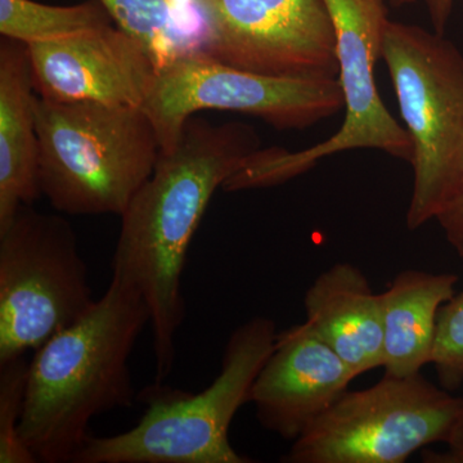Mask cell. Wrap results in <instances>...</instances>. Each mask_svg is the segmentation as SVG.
Masks as SVG:
<instances>
[{
	"instance_id": "6da1fadb",
	"label": "cell",
	"mask_w": 463,
	"mask_h": 463,
	"mask_svg": "<svg viewBox=\"0 0 463 463\" xmlns=\"http://www.w3.org/2000/svg\"><path fill=\"white\" fill-rule=\"evenodd\" d=\"M251 125L188 118L181 138L160 152L154 173L123 213L112 276L141 292L154 334L156 383L172 373L185 318L182 274L192 239L218 188L260 149Z\"/></svg>"
},
{
	"instance_id": "7a4b0ae2",
	"label": "cell",
	"mask_w": 463,
	"mask_h": 463,
	"mask_svg": "<svg viewBox=\"0 0 463 463\" xmlns=\"http://www.w3.org/2000/svg\"><path fill=\"white\" fill-rule=\"evenodd\" d=\"M149 321L141 292L112 276L87 315L35 350L18 431L38 462H71L94 417L132 407L129 359Z\"/></svg>"
},
{
	"instance_id": "3957f363",
	"label": "cell",
	"mask_w": 463,
	"mask_h": 463,
	"mask_svg": "<svg viewBox=\"0 0 463 463\" xmlns=\"http://www.w3.org/2000/svg\"><path fill=\"white\" fill-rule=\"evenodd\" d=\"M42 194L69 215H123L160 156L139 108L35 99Z\"/></svg>"
},
{
	"instance_id": "277c9868",
	"label": "cell",
	"mask_w": 463,
	"mask_h": 463,
	"mask_svg": "<svg viewBox=\"0 0 463 463\" xmlns=\"http://www.w3.org/2000/svg\"><path fill=\"white\" fill-rule=\"evenodd\" d=\"M276 323L254 317L230 336L221 373L199 394L157 385L143 390L141 421L112 437H90L75 463H249L230 443L231 423L276 344Z\"/></svg>"
},
{
	"instance_id": "5b68a950",
	"label": "cell",
	"mask_w": 463,
	"mask_h": 463,
	"mask_svg": "<svg viewBox=\"0 0 463 463\" xmlns=\"http://www.w3.org/2000/svg\"><path fill=\"white\" fill-rule=\"evenodd\" d=\"M381 58L388 67L413 145L408 230L437 218L463 181V54L438 33L388 21Z\"/></svg>"
},
{
	"instance_id": "8992f818",
	"label": "cell",
	"mask_w": 463,
	"mask_h": 463,
	"mask_svg": "<svg viewBox=\"0 0 463 463\" xmlns=\"http://www.w3.org/2000/svg\"><path fill=\"white\" fill-rule=\"evenodd\" d=\"M96 301L72 225L21 206L0 228V364L38 349Z\"/></svg>"
},
{
	"instance_id": "52a82bcc",
	"label": "cell",
	"mask_w": 463,
	"mask_h": 463,
	"mask_svg": "<svg viewBox=\"0 0 463 463\" xmlns=\"http://www.w3.org/2000/svg\"><path fill=\"white\" fill-rule=\"evenodd\" d=\"M336 33L339 80L346 109L341 128L327 141L301 151L260 148L225 182L223 190H257L281 184L312 169L322 158L371 148L412 163L413 145L381 99L374 63L381 57L388 9L383 0H322Z\"/></svg>"
},
{
	"instance_id": "ba28073f",
	"label": "cell",
	"mask_w": 463,
	"mask_h": 463,
	"mask_svg": "<svg viewBox=\"0 0 463 463\" xmlns=\"http://www.w3.org/2000/svg\"><path fill=\"white\" fill-rule=\"evenodd\" d=\"M463 399L421 376H385L346 390L295 439L288 463H402L422 448L446 443Z\"/></svg>"
},
{
	"instance_id": "9c48e42d",
	"label": "cell",
	"mask_w": 463,
	"mask_h": 463,
	"mask_svg": "<svg viewBox=\"0 0 463 463\" xmlns=\"http://www.w3.org/2000/svg\"><path fill=\"white\" fill-rule=\"evenodd\" d=\"M343 108L337 78L257 74L188 52L157 70L142 109L165 152L175 147L188 118L205 109L257 116L277 129H307Z\"/></svg>"
},
{
	"instance_id": "30bf717a",
	"label": "cell",
	"mask_w": 463,
	"mask_h": 463,
	"mask_svg": "<svg viewBox=\"0 0 463 463\" xmlns=\"http://www.w3.org/2000/svg\"><path fill=\"white\" fill-rule=\"evenodd\" d=\"M201 53L257 74L337 78L336 33L322 0H188Z\"/></svg>"
},
{
	"instance_id": "8fae6325",
	"label": "cell",
	"mask_w": 463,
	"mask_h": 463,
	"mask_svg": "<svg viewBox=\"0 0 463 463\" xmlns=\"http://www.w3.org/2000/svg\"><path fill=\"white\" fill-rule=\"evenodd\" d=\"M27 48L41 99L142 109L156 80L147 52L118 26Z\"/></svg>"
},
{
	"instance_id": "7c38bea8",
	"label": "cell",
	"mask_w": 463,
	"mask_h": 463,
	"mask_svg": "<svg viewBox=\"0 0 463 463\" xmlns=\"http://www.w3.org/2000/svg\"><path fill=\"white\" fill-rule=\"evenodd\" d=\"M355 377L306 321L279 334L252 385L250 402L264 429L294 441Z\"/></svg>"
},
{
	"instance_id": "4fadbf2b",
	"label": "cell",
	"mask_w": 463,
	"mask_h": 463,
	"mask_svg": "<svg viewBox=\"0 0 463 463\" xmlns=\"http://www.w3.org/2000/svg\"><path fill=\"white\" fill-rule=\"evenodd\" d=\"M307 322L356 377L383 365L380 294L359 268L336 263L317 277L304 298Z\"/></svg>"
},
{
	"instance_id": "5bb4252c",
	"label": "cell",
	"mask_w": 463,
	"mask_h": 463,
	"mask_svg": "<svg viewBox=\"0 0 463 463\" xmlns=\"http://www.w3.org/2000/svg\"><path fill=\"white\" fill-rule=\"evenodd\" d=\"M35 88L29 48L0 43V228L42 196Z\"/></svg>"
},
{
	"instance_id": "9a60e30c",
	"label": "cell",
	"mask_w": 463,
	"mask_h": 463,
	"mask_svg": "<svg viewBox=\"0 0 463 463\" xmlns=\"http://www.w3.org/2000/svg\"><path fill=\"white\" fill-rule=\"evenodd\" d=\"M458 277L408 269L381 292L385 374L408 377L430 364L439 309L455 295Z\"/></svg>"
},
{
	"instance_id": "2e32d148",
	"label": "cell",
	"mask_w": 463,
	"mask_h": 463,
	"mask_svg": "<svg viewBox=\"0 0 463 463\" xmlns=\"http://www.w3.org/2000/svg\"><path fill=\"white\" fill-rule=\"evenodd\" d=\"M116 26L139 43L157 70L188 52H199V20L182 14L178 0H99Z\"/></svg>"
},
{
	"instance_id": "e0dca14e",
	"label": "cell",
	"mask_w": 463,
	"mask_h": 463,
	"mask_svg": "<svg viewBox=\"0 0 463 463\" xmlns=\"http://www.w3.org/2000/svg\"><path fill=\"white\" fill-rule=\"evenodd\" d=\"M114 24L99 0L50 5L35 0H0V33L24 44L60 41Z\"/></svg>"
},
{
	"instance_id": "ac0fdd59",
	"label": "cell",
	"mask_w": 463,
	"mask_h": 463,
	"mask_svg": "<svg viewBox=\"0 0 463 463\" xmlns=\"http://www.w3.org/2000/svg\"><path fill=\"white\" fill-rule=\"evenodd\" d=\"M29 364L25 355L0 364V463L38 462L20 437Z\"/></svg>"
},
{
	"instance_id": "d6986e66",
	"label": "cell",
	"mask_w": 463,
	"mask_h": 463,
	"mask_svg": "<svg viewBox=\"0 0 463 463\" xmlns=\"http://www.w3.org/2000/svg\"><path fill=\"white\" fill-rule=\"evenodd\" d=\"M430 364L441 388L456 390L463 383V291L439 309Z\"/></svg>"
},
{
	"instance_id": "ffe728a7",
	"label": "cell",
	"mask_w": 463,
	"mask_h": 463,
	"mask_svg": "<svg viewBox=\"0 0 463 463\" xmlns=\"http://www.w3.org/2000/svg\"><path fill=\"white\" fill-rule=\"evenodd\" d=\"M435 221L440 224L449 245L463 258V181L455 197L439 213Z\"/></svg>"
},
{
	"instance_id": "44dd1931",
	"label": "cell",
	"mask_w": 463,
	"mask_h": 463,
	"mask_svg": "<svg viewBox=\"0 0 463 463\" xmlns=\"http://www.w3.org/2000/svg\"><path fill=\"white\" fill-rule=\"evenodd\" d=\"M447 452H426L423 461L435 463H463V410L457 420L455 428L447 439Z\"/></svg>"
},
{
	"instance_id": "7402d4cb",
	"label": "cell",
	"mask_w": 463,
	"mask_h": 463,
	"mask_svg": "<svg viewBox=\"0 0 463 463\" xmlns=\"http://www.w3.org/2000/svg\"><path fill=\"white\" fill-rule=\"evenodd\" d=\"M422 2L428 9L434 32L444 35L449 18L452 16L455 0H422Z\"/></svg>"
}]
</instances>
